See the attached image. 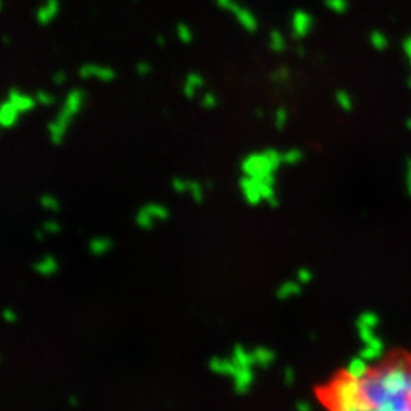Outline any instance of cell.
<instances>
[{
	"instance_id": "6da1fadb",
	"label": "cell",
	"mask_w": 411,
	"mask_h": 411,
	"mask_svg": "<svg viewBox=\"0 0 411 411\" xmlns=\"http://www.w3.org/2000/svg\"><path fill=\"white\" fill-rule=\"evenodd\" d=\"M368 410L411 411V358L396 355L360 380Z\"/></svg>"
},
{
	"instance_id": "7a4b0ae2",
	"label": "cell",
	"mask_w": 411,
	"mask_h": 411,
	"mask_svg": "<svg viewBox=\"0 0 411 411\" xmlns=\"http://www.w3.org/2000/svg\"><path fill=\"white\" fill-rule=\"evenodd\" d=\"M328 408L340 411H368L360 391V380L350 379L345 374L338 375L328 387L320 392Z\"/></svg>"
},
{
	"instance_id": "3957f363",
	"label": "cell",
	"mask_w": 411,
	"mask_h": 411,
	"mask_svg": "<svg viewBox=\"0 0 411 411\" xmlns=\"http://www.w3.org/2000/svg\"><path fill=\"white\" fill-rule=\"evenodd\" d=\"M242 168L243 175H248V177L260 180V182H268L274 183V173H276L278 166L265 156V153H250L247 154L242 160Z\"/></svg>"
},
{
	"instance_id": "277c9868",
	"label": "cell",
	"mask_w": 411,
	"mask_h": 411,
	"mask_svg": "<svg viewBox=\"0 0 411 411\" xmlns=\"http://www.w3.org/2000/svg\"><path fill=\"white\" fill-rule=\"evenodd\" d=\"M315 19L305 9H297L290 17V36L291 40L302 41L314 29Z\"/></svg>"
},
{
	"instance_id": "5b68a950",
	"label": "cell",
	"mask_w": 411,
	"mask_h": 411,
	"mask_svg": "<svg viewBox=\"0 0 411 411\" xmlns=\"http://www.w3.org/2000/svg\"><path fill=\"white\" fill-rule=\"evenodd\" d=\"M76 117V113H72L71 110L66 108V106L62 105V108L57 113V117H55L51 122L49 123V134H50V143L59 146L62 144L64 137H66V132L68 126H71L72 118Z\"/></svg>"
},
{
	"instance_id": "8992f818",
	"label": "cell",
	"mask_w": 411,
	"mask_h": 411,
	"mask_svg": "<svg viewBox=\"0 0 411 411\" xmlns=\"http://www.w3.org/2000/svg\"><path fill=\"white\" fill-rule=\"evenodd\" d=\"M228 12L235 17V21L242 26L243 31L255 33L257 29H259V19H257V16L248 7L238 4L237 0H235V4L230 7Z\"/></svg>"
},
{
	"instance_id": "52a82bcc",
	"label": "cell",
	"mask_w": 411,
	"mask_h": 411,
	"mask_svg": "<svg viewBox=\"0 0 411 411\" xmlns=\"http://www.w3.org/2000/svg\"><path fill=\"white\" fill-rule=\"evenodd\" d=\"M79 77L83 79H98L101 83H111V81L117 77V72L115 68H111L108 66H98V64H83L77 71Z\"/></svg>"
},
{
	"instance_id": "ba28073f",
	"label": "cell",
	"mask_w": 411,
	"mask_h": 411,
	"mask_svg": "<svg viewBox=\"0 0 411 411\" xmlns=\"http://www.w3.org/2000/svg\"><path fill=\"white\" fill-rule=\"evenodd\" d=\"M60 9H62L60 0H43L34 12V19L40 26H49L59 17Z\"/></svg>"
},
{
	"instance_id": "9c48e42d",
	"label": "cell",
	"mask_w": 411,
	"mask_h": 411,
	"mask_svg": "<svg viewBox=\"0 0 411 411\" xmlns=\"http://www.w3.org/2000/svg\"><path fill=\"white\" fill-rule=\"evenodd\" d=\"M238 187L240 192H242L243 199L248 206H257L263 201V196H260L259 191V180L248 177V175H243L242 178L238 180Z\"/></svg>"
},
{
	"instance_id": "30bf717a",
	"label": "cell",
	"mask_w": 411,
	"mask_h": 411,
	"mask_svg": "<svg viewBox=\"0 0 411 411\" xmlns=\"http://www.w3.org/2000/svg\"><path fill=\"white\" fill-rule=\"evenodd\" d=\"M254 382V372L252 367H238L237 374L233 375V391L238 396H245L250 391V385Z\"/></svg>"
},
{
	"instance_id": "8fae6325",
	"label": "cell",
	"mask_w": 411,
	"mask_h": 411,
	"mask_svg": "<svg viewBox=\"0 0 411 411\" xmlns=\"http://www.w3.org/2000/svg\"><path fill=\"white\" fill-rule=\"evenodd\" d=\"M7 100L11 101L17 110H19V113H28V111H31L34 108V105H36V100H34V96H29V94L21 93L19 89H16V88L9 89Z\"/></svg>"
},
{
	"instance_id": "7c38bea8",
	"label": "cell",
	"mask_w": 411,
	"mask_h": 411,
	"mask_svg": "<svg viewBox=\"0 0 411 411\" xmlns=\"http://www.w3.org/2000/svg\"><path fill=\"white\" fill-rule=\"evenodd\" d=\"M368 372H370V367H368V362L365 358H362L358 355V357L351 358L348 365L345 367V370H342V374L346 377H350V379H357V380H362L363 377L368 375Z\"/></svg>"
},
{
	"instance_id": "4fadbf2b",
	"label": "cell",
	"mask_w": 411,
	"mask_h": 411,
	"mask_svg": "<svg viewBox=\"0 0 411 411\" xmlns=\"http://www.w3.org/2000/svg\"><path fill=\"white\" fill-rule=\"evenodd\" d=\"M208 367H209V370L213 372V374L228 375V377H233L238 370V365L233 362V360H231V357L226 358V360H223L220 357H213L211 360H209Z\"/></svg>"
},
{
	"instance_id": "5bb4252c",
	"label": "cell",
	"mask_w": 411,
	"mask_h": 411,
	"mask_svg": "<svg viewBox=\"0 0 411 411\" xmlns=\"http://www.w3.org/2000/svg\"><path fill=\"white\" fill-rule=\"evenodd\" d=\"M19 115H21L19 110H17L11 101L6 100L2 105H0V127L2 128L14 127Z\"/></svg>"
},
{
	"instance_id": "9a60e30c",
	"label": "cell",
	"mask_w": 411,
	"mask_h": 411,
	"mask_svg": "<svg viewBox=\"0 0 411 411\" xmlns=\"http://www.w3.org/2000/svg\"><path fill=\"white\" fill-rule=\"evenodd\" d=\"M33 269L34 273L40 274V276L49 278L59 271V263L54 255H43L41 259H38L36 263L33 264Z\"/></svg>"
},
{
	"instance_id": "2e32d148",
	"label": "cell",
	"mask_w": 411,
	"mask_h": 411,
	"mask_svg": "<svg viewBox=\"0 0 411 411\" xmlns=\"http://www.w3.org/2000/svg\"><path fill=\"white\" fill-rule=\"evenodd\" d=\"M204 84H206V81L203 76L197 74V72H188L186 81H183V89H182L183 96L188 98V100H192V98L196 96L197 89L203 88Z\"/></svg>"
},
{
	"instance_id": "e0dca14e",
	"label": "cell",
	"mask_w": 411,
	"mask_h": 411,
	"mask_svg": "<svg viewBox=\"0 0 411 411\" xmlns=\"http://www.w3.org/2000/svg\"><path fill=\"white\" fill-rule=\"evenodd\" d=\"M252 357H254V365L268 368L276 360V353L273 350L264 348V346H257V348L252 350Z\"/></svg>"
},
{
	"instance_id": "ac0fdd59",
	"label": "cell",
	"mask_w": 411,
	"mask_h": 411,
	"mask_svg": "<svg viewBox=\"0 0 411 411\" xmlns=\"http://www.w3.org/2000/svg\"><path fill=\"white\" fill-rule=\"evenodd\" d=\"M302 283L298 281H285L283 285H280V288L276 290V298L285 302V300H290L297 295L302 293Z\"/></svg>"
},
{
	"instance_id": "d6986e66",
	"label": "cell",
	"mask_w": 411,
	"mask_h": 411,
	"mask_svg": "<svg viewBox=\"0 0 411 411\" xmlns=\"http://www.w3.org/2000/svg\"><path fill=\"white\" fill-rule=\"evenodd\" d=\"M268 45L269 50L274 51V54H283V51H286V49H288L286 36L280 31V29H271V31H269Z\"/></svg>"
},
{
	"instance_id": "ffe728a7",
	"label": "cell",
	"mask_w": 411,
	"mask_h": 411,
	"mask_svg": "<svg viewBox=\"0 0 411 411\" xmlns=\"http://www.w3.org/2000/svg\"><path fill=\"white\" fill-rule=\"evenodd\" d=\"M231 360L237 363L238 367H252L254 365V357L252 351H247L242 345H235L233 351H231Z\"/></svg>"
},
{
	"instance_id": "44dd1931",
	"label": "cell",
	"mask_w": 411,
	"mask_h": 411,
	"mask_svg": "<svg viewBox=\"0 0 411 411\" xmlns=\"http://www.w3.org/2000/svg\"><path fill=\"white\" fill-rule=\"evenodd\" d=\"M110 248H111V240L106 237H94L89 240V243H88V250L91 252L93 255L106 254Z\"/></svg>"
},
{
	"instance_id": "7402d4cb",
	"label": "cell",
	"mask_w": 411,
	"mask_h": 411,
	"mask_svg": "<svg viewBox=\"0 0 411 411\" xmlns=\"http://www.w3.org/2000/svg\"><path fill=\"white\" fill-rule=\"evenodd\" d=\"M368 43H370V46L374 50L384 51L387 50L389 46V38L387 34L380 31V29H374V31H370V34H368Z\"/></svg>"
},
{
	"instance_id": "603a6c76",
	"label": "cell",
	"mask_w": 411,
	"mask_h": 411,
	"mask_svg": "<svg viewBox=\"0 0 411 411\" xmlns=\"http://www.w3.org/2000/svg\"><path fill=\"white\" fill-rule=\"evenodd\" d=\"M143 208L148 211L151 216L154 218L156 221H166L170 216V211L165 208L163 204H158V203H149V204H144Z\"/></svg>"
},
{
	"instance_id": "cb8c5ba5",
	"label": "cell",
	"mask_w": 411,
	"mask_h": 411,
	"mask_svg": "<svg viewBox=\"0 0 411 411\" xmlns=\"http://www.w3.org/2000/svg\"><path fill=\"white\" fill-rule=\"evenodd\" d=\"M175 34H177L178 41L183 43V45H191L194 41V33H192V28L186 23H178L175 26Z\"/></svg>"
},
{
	"instance_id": "d4e9b609",
	"label": "cell",
	"mask_w": 411,
	"mask_h": 411,
	"mask_svg": "<svg viewBox=\"0 0 411 411\" xmlns=\"http://www.w3.org/2000/svg\"><path fill=\"white\" fill-rule=\"evenodd\" d=\"M134 221H136V225L139 226L141 230H151L153 226H154V221H156V220H154L151 214L146 211L144 208H141L139 211L136 213Z\"/></svg>"
},
{
	"instance_id": "484cf974",
	"label": "cell",
	"mask_w": 411,
	"mask_h": 411,
	"mask_svg": "<svg viewBox=\"0 0 411 411\" xmlns=\"http://www.w3.org/2000/svg\"><path fill=\"white\" fill-rule=\"evenodd\" d=\"M324 6L334 14H346L350 11V0H324Z\"/></svg>"
},
{
	"instance_id": "4316f807",
	"label": "cell",
	"mask_w": 411,
	"mask_h": 411,
	"mask_svg": "<svg viewBox=\"0 0 411 411\" xmlns=\"http://www.w3.org/2000/svg\"><path fill=\"white\" fill-rule=\"evenodd\" d=\"M358 325H365V328L375 329L379 325V315L375 312H362L357 319V328Z\"/></svg>"
},
{
	"instance_id": "83f0119b",
	"label": "cell",
	"mask_w": 411,
	"mask_h": 411,
	"mask_svg": "<svg viewBox=\"0 0 411 411\" xmlns=\"http://www.w3.org/2000/svg\"><path fill=\"white\" fill-rule=\"evenodd\" d=\"M188 194L196 204H201L204 201V187L203 183L196 182V180H188Z\"/></svg>"
},
{
	"instance_id": "f1b7e54d",
	"label": "cell",
	"mask_w": 411,
	"mask_h": 411,
	"mask_svg": "<svg viewBox=\"0 0 411 411\" xmlns=\"http://www.w3.org/2000/svg\"><path fill=\"white\" fill-rule=\"evenodd\" d=\"M290 77H291L290 68L286 66H281V67L274 68V72H271L269 79H271L274 84H285V83H288Z\"/></svg>"
},
{
	"instance_id": "f546056e",
	"label": "cell",
	"mask_w": 411,
	"mask_h": 411,
	"mask_svg": "<svg viewBox=\"0 0 411 411\" xmlns=\"http://www.w3.org/2000/svg\"><path fill=\"white\" fill-rule=\"evenodd\" d=\"M286 123H288V110H286L285 106H278V108L274 110V127H276L278 131H283V128L286 127Z\"/></svg>"
},
{
	"instance_id": "4dcf8cb0",
	"label": "cell",
	"mask_w": 411,
	"mask_h": 411,
	"mask_svg": "<svg viewBox=\"0 0 411 411\" xmlns=\"http://www.w3.org/2000/svg\"><path fill=\"white\" fill-rule=\"evenodd\" d=\"M281 158H283V165H297L298 161L303 160V153L300 151V149L293 148V149H288V151L281 153Z\"/></svg>"
},
{
	"instance_id": "1f68e13d",
	"label": "cell",
	"mask_w": 411,
	"mask_h": 411,
	"mask_svg": "<svg viewBox=\"0 0 411 411\" xmlns=\"http://www.w3.org/2000/svg\"><path fill=\"white\" fill-rule=\"evenodd\" d=\"M40 206L43 209L51 213H57L60 209V203L57 201V197H54L51 194H43L40 197Z\"/></svg>"
},
{
	"instance_id": "d6a6232c",
	"label": "cell",
	"mask_w": 411,
	"mask_h": 411,
	"mask_svg": "<svg viewBox=\"0 0 411 411\" xmlns=\"http://www.w3.org/2000/svg\"><path fill=\"white\" fill-rule=\"evenodd\" d=\"M336 101L342 111H351V108H353V100H351L350 93L342 91V89L336 93Z\"/></svg>"
},
{
	"instance_id": "836d02e7",
	"label": "cell",
	"mask_w": 411,
	"mask_h": 411,
	"mask_svg": "<svg viewBox=\"0 0 411 411\" xmlns=\"http://www.w3.org/2000/svg\"><path fill=\"white\" fill-rule=\"evenodd\" d=\"M384 351L382 350H377V348H372V346H365L363 345V350L360 351V357L365 358L367 362H375V360H379L382 357Z\"/></svg>"
},
{
	"instance_id": "e575fe53",
	"label": "cell",
	"mask_w": 411,
	"mask_h": 411,
	"mask_svg": "<svg viewBox=\"0 0 411 411\" xmlns=\"http://www.w3.org/2000/svg\"><path fill=\"white\" fill-rule=\"evenodd\" d=\"M171 188H173V192H177V194H186V192H188V180L173 177L171 178Z\"/></svg>"
},
{
	"instance_id": "d590c367",
	"label": "cell",
	"mask_w": 411,
	"mask_h": 411,
	"mask_svg": "<svg viewBox=\"0 0 411 411\" xmlns=\"http://www.w3.org/2000/svg\"><path fill=\"white\" fill-rule=\"evenodd\" d=\"M34 100L43 106H50L55 103V96H51L49 91H38L36 94H34Z\"/></svg>"
},
{
	"instance_id": "8d00e7d4",
	"label": "cell",
	"mask_w": 411,
	"mask_h": 411,
	"mask_svg": "<svg viewBox=\"0 0 411 411\" xmlns=\"http://www.w3.org/2000/svg\"><path fill=\"white\" fill-rule=\"evenodd\" d=\"M134 68H136V74H137V76L146 77V76L151 74L153 66H151V64H149V62H146V60H141V62L136 64Z\"/></svg>"
},
{
	"instance_id": "74e56055",
	"label": "cell",
	"mask_w": 411,
	"mask_h": 411,
	"mask_svg": "<svg viewBox=\"0 0 411 411\" xmlns=\"http://www.w3.org/2000/svg\"><path fill=\"white\" fill-rule=\"evenodd\" d=\"M201 105H203L206 110H213L214 106L218 105V98L214 96L213 93H206L203 96V100H201Z\"/></svg>"
},
{
	"instance_id": "f35d334b",
	"label": "cell",
	"mask_w": 411,
	"mask_h": 411,
	"mask_svg": "<svg viewBox=\"0 0 411 411\" xmlns=\"http://www.w3.org/2000/svg\"><path fill=\"white\" fill-rule=\"evenodd\" d=\"M312 278H314V274H312L310 269L302 268L297 271V281L302 283V285H307V283H310Z\"/></svg>"
},
{
	"instance_id": "ab89813d",
	"label": "cell",
	"mask_w": 411,
	"mask_h": 411,
	"mask_svg": "<svg viewBox=\"0 0 411 411\" xmlns=\"http://www.w3.org/2000/svg\"><path fill=\"white\" fill-rule=\"evenodd\" d=\"M41 228L46 231V233H50V235H57L60 233V225L55 220H46L45 223L41 225Z\"/></svg>"
},
{
	"instance_id": "60d3db41",
	"label": "cell",
	"mask_w": 411,
	"mask_h": 411,
	"mask_svg": "<svg viewBox=\"0 0 411 411\" xmlns=\"http://www.w3.org/2000/svg\"><path fill=\"white\" fill-rule=\"evenodd\" d=\"M283 382H285L286 387H291L295 384V370L291 367H286L283 370Z\"/></svg>"
},
{
	"instance_id": "b9f144b4",
	"label": "cell",
	"mask_w": 411,
	"mask_h": 411,
	"mask_svg": "<svg viewBox=\"0 0 411 411\" xmlns=\"http://www.w3.org/2000/svg\"><path fill=\"white\" fill-rule=\"evenodd\" d=\"M2 319L6 320L7 324H14L16 320H17V315H16V312L12 310V308H4V310H2Z\"/></svg>"
},
{
	"instance_id": "7bdbcfd3",
	"label": "cell",
	"mask_w": 411,
	"mask_h": 411,
	"mask_svg": "<svg viewBox=\"0 0 411 411\" xmlns=\"http://www.w3.org/2000/svg\"><path fill=\"white\" fill-rule=\"evenodd\" d=\"M51 81H54L57 86H62L67 81V72L66 71H57L54 76H51Z\"/></svg>"
},
{
	"instance_id": "ee69618b",
	"label": "cell",
	"mask_w": 411,
	"mask_h": 411,
	"mask_svg": "<svg viewBox=\"0 0 411 411\" xmlns=\"http://www.w3.org/2000/svg\"><path fill=\"white\" fill-rule=\"evenodd\" d=\"M214 4H216V7H220L221 11H230V7L233 6L235 0H214Z\"/></svg>"
},
{
	"instance_id": "f6af8a7d",
	"label": "cell",
	"mask_w": 411,
	"mask_h": 411,
	"mask_svg": "<svg viewBox=\"0 0 411 411\" xmlns=\"http://www.w3.org/2000/svg\"><path fill=\"white\" fill-rule=\"evenodd\" d=\"M295 410L298 411H310L312 410V405L307 401H297L295 402Z\"/></svg>"
},
{
	"instance_id": "bcb514c9",
	"label": "cell",
	"mask_w": 411,
	"mask_h": 411,
	"mask_svg": "<svg viewBox=\"0 0 411 411\" xmlns=\"http://www.w3.org/2000/svg\"><path fill=\"white\" fill-rule=\"evenodd\" d=\"M406 187H408V194L411 196V160L406 165Z\"/></svg>"
},
{
	"instance_id": "7dc6e473",
	"label": "cell",
	"mask_w": 411,
	"mask_h": 411,
	"mask_svg": "<svg viewBox=\"0 0 411 411\" xmlns=\"http://www.w3.org/2000/svg\"><path fill=\"white\" fill-rule=\"evenodd\" d=\"M402 50H405L406 57H408L411 62V36H408L405 41H402Z\"/></svg>"
},
{
	"instance_id": "c3c4849f",
	"label": "cell",
	"mask_w": 411,
	"mask_h": 411,
	"mask_svg": "<svg viewBox=\"0 0 411 411\" xmlns=\"http://www.w3.org/2000/svg\"><path fill=\"white\" fill-rule=\"evenodd\" d=\"M154 41H156L158 46H165V45H166V38L163 36V34H156V38H154Z\"/></svg>"
},
{
	"instance_id": "681fc988",
	"label": "cell",
	"mask_w": 411,
	"mask_h": 411,
	"mask_svg": "<svg viewBox=\"0 0 411 411\" xmlns=\"http://www.w3.org/2000/svg\"><path fill=\"white\" fill-rule=\"evenodd\" d=\"M67 402H68V406H72V408H76V406L79 405V401H77V396H74V394L67 397Z\"/></svg>"
},
{
	"instance_id": "f907efd6",
	"label": "cell",
	"mask_w": 411,
	"mask_h": 411,
	"mask_svg": "<svg viewBox=\"0 0 411 411\" xmlns=\"http://www.w3.org/2000/svg\"><path fill=\"white\" fill-rule=\"evenodd\" d=\"M45 233H46V231L43 230V228L36 230V231H34V238H36V240H43V238H45Z\"/></svg>"
},
{
	"instance_id": "816d5d0a",
	"label": "cell",
	"mask_w": 411,
	"mask_h": 411,
	"mask_svg": "<svg viewBox=\"0 0 411 411\" xmlns=\"http://www.w3.org/2000/svg\"><path fill=\"white\" fill-rule=\"evenodd\" d=\"M305 54H307V50L303 49V46L298 45L297 46V55H298V57H305Z\"/></svg>"
},
{
	"instance_id": "f5cc1de1",
	"label": "cell",
	"mask_w": 411,
	"mask_h": 411,
	"mask_svg": "<svg viewBox=\"0 0 411 411\" xmlns=\"http://www.w3.org/2000/svg\"><path fill=\"white\" fill-rule=\"evenodd\" d=\"M255 117H260V118H263V117H264V111L260 110V108H257V110H255Z\"/></svg>"
},
{
	"instance_id": "db71d44e",
	"label": "cell",
	"mask_w": 411,
	"mask_h": 411,
	"mask_svg": "<svg viewBox=\"0 0 411 411\" xmlns=\"http://www.w3.org/2000/svg\"><path fill=\"white\" fill-rule=\"evenodd\" d=\"M2 40H4V45H9V43H11V38H9L7 34H6V36L2 38Z\"/></svg>"
},
{
	"instance_id": "11a10c76",
	"label": "cell",
	"mask_w": 411,
	"mask_h": 411,
	"mask_svg": "<svg viewBox=\"0 0 411 411\" xmlns=\"http://www.w3.org/2000/svg\"><path fill=\"white\" fill-rule=\"evenodd\" d=\"M406 127H408V128H410V131H411V118H408V120H406Z\"/></svg>"
}]
</instances>
